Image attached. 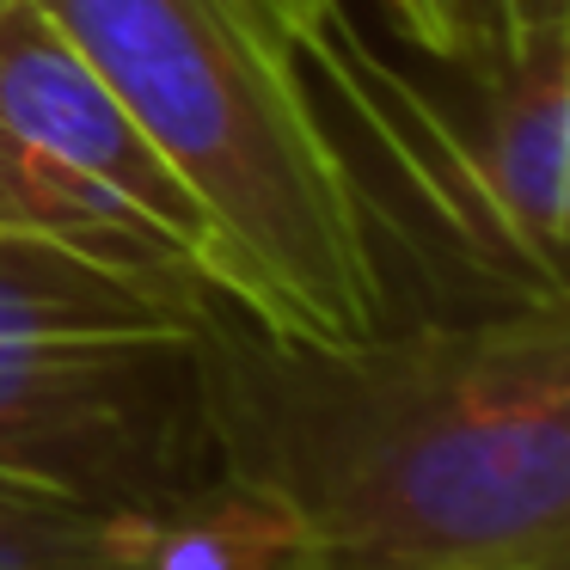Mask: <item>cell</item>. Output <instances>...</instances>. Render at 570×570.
<instances>
[{
    "label": "cell",
    "instance_id": "1",
    "mask_svg": "<svg viewBox=\"0 0 570 570\" xmlns=\"http://www.w3.org/2000/svg\"><path fill=\"white\" fill-rule=\"evenodd\" d=\"M190 350L215 472L276 497L325 570H564V295L301 344L209 288Z\"/></svg>",
    "mask_w": 570,
    "mask_h": 570
},
{
    "label": "cell",
    "instance_id": "2",
    "mask_svg": "<svg viewBox=\"0 0 570 570\" xmlns=\"http://www.w3.org/2000/svg\"><path fill=\"white\" fill-rule=\"evenodd\" d=\"M209 227V288L301 344L393 320L368 190L301 75L295 0H31Z\"/></svg>",
    "mask_w": 570,
    "mask_h": 570
},
{
    "label": "cell",
    "instance_id": "3",
    "mask_svg": "<svg viewBox=\"0 0 570 570\" xmlns=\"http://www.w3.org/2000/svg\"><path fill=\"white\" fill-rule=\"evenodd\" d=\"M0 234L209 283L203 209L31 0L0 7Z\"/></svg>",
    "mask_w": 570,
    "mask_h": 570
},
{
    "label": "cell",
    "instance_id": "4",
    "mask_svg": "<svg viewBox=\"0 0 570 570\" xmlns=\"http://www.w3.org/2000/svg\"><path fill=\"white\" fill-rule=\"evenodd\" d=\"M209 472L190 337L0 350V479L87 509H154Z\"/></svg>",
    "mask_w": 570,
    "mask_h": 570
},
{
    "label": "cell",
    "instance_id": "5",
    "mask_svg": "<svg viewBox=\"0 0 570 570\" xmlns=\"http://www.w3.org/2000/svg\"><path fill=\"white\" fill-rule=\"evenodd\" d=\"M472 68V160L503 239L540 288H564L570 209V26L479 56Z\"/></svg>",
    "mask_w": 570,
    "mask_h": 570
},
{
    "label": "cell",
    "instance_id": "6",
    "mask_svg": "<svg viewBox=\"0 0 570 570\" xmlns=\"http://www.w3.org/2000/svg\"><path fill=\"white\" fill-rule=\"evenodd\" d=\"M209 283L117 271L50 239L0 234V350H99L190 337Z\"/></svg>",
    "mask_w": 570,
    "mask_h": 570
},
{
    "label": "cell",
    "instance_id": "7",
    "mask_svg": "<svg viewBox=\"0 0 570 570\" xmlns=\"http://www.w3.org/2000/svg\"><path fill=\"white\" fill-rule=\"evenodd\" d=\"M111 570H325L276 497L209 472L154 509L111 515Z\"/></svg>",
    "mask_w": 570,
    "mask_h": 570
},
{
    "label": "cell",
    "instance_id": "8",
    "mask_svg": "<svg viewBox=\"0 0 570 570\" xmlns=\"http://www.w3.org/2000/svg\"><path fill=\"white\" fill-rule=\"evenodd\" d=\"M111 515L0 479V570H111Z\"/></svg>",
    "mask_w": 570,
    "mask_h": 570
},
{
    "label": "cell",
    "instance_id": "9",
    "mask_svg": "<svg viewBox=\"0 0 570 570\" xmlns=\"http://www.w3.org/2000/svg\"><path fill=\"white\" fill-rule=\"evenodd\" d=\"M386 19L405 31L411 50L435 62H479L484 56V0H381Z\"/></svg>",
    "mask_w": 570,
    "mask_h": 570
},
{
    "label": "cell",
    "instance_id": "10",
    "mask_svg": "<svg viewBox=\"0 0 570 570\" xmlns=\"http://www.w3.org/2000/svg\"><path fill=\"white\" fill-rule=\"evenodd\" d=\"M552 26H570V0H484V56H503Z\"/></svg>",
    "mask_w": 570,
    "mask_h": 570
},
{
    "label": "cell",
    "instance_id": "11",
    "mask_svg": "<svg viewBox=\"0 0 570 570\" xmlns=\"http://www.w3.org/2000/svg\"><path fill=\"white\" fill-rule=\"evenodd\" d=\"M313 7H320V0H295V31H301V19H307Z\"/></svg>",
    "mask_w": 570,
    "mask_h": 570
},
{
    "label": "cell",
    "instance_id": "12",
    "mask_svg": "<svg viewBox=\"0 0 570 570\" xmlns=\"http://www.w3.org/2000/svg\"><path fill=\"white\" fill-rule=\"evenodd\" d=\"M0 7H7V0H0Z\"/></svg>",
    "mask_w": 570,
    "mask_h": 570
}]
</instances>
